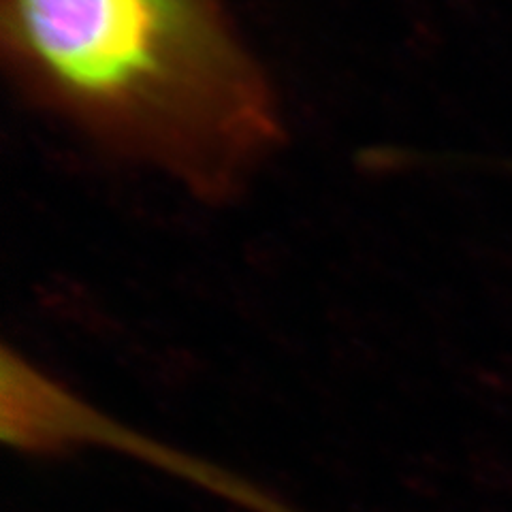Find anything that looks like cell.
<instances>
[{"instance_id":"cell-2","label":"cell","mask_w":512,"mask_h":512,"mask_svg":"<svg viewBox=\"0 0 512 512\" xmlns=\"http://www.w3.org/2000/svg\"><path fill=\"white\" fill-rule=\"evenodd\" d=\"M0 427L3 440L20 451L52 455L82 444H101L135 455L154 466L192 480L252 512H293L286 504L252 487L235 474L192 459L165 444L120 427L86 406L18 352H3L0 376Z\"/></svg>"},{"instance_id":"cell-1","label":"cell","mask_w":512,"mask_h":512,"mask_svg":"<svg viewBox=\"0 0 512 512\" xmlns=\"http://www.w3.org/2000/svg\"><path fill=\"white\" fill-rule=\"evenodd\" d=\"M0 41L37 107L203 199L229 197L282 135L224 0H0Z\"/></svg>"}]
</instances>
